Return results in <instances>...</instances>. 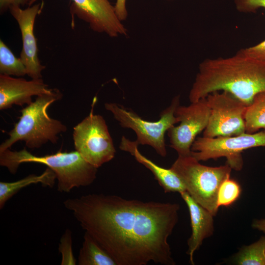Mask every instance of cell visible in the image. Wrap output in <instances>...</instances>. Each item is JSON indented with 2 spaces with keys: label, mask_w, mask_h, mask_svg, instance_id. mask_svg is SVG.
<instances>
[{
  "label": "cell",
  "mask_w": 265,
  "mask_h": 265,
  "mask_svg": "<svg viewBox=\"0 0 265 265\" xmlns=\"http://www.w3.org/2000/svg\"><path fill=\"white\" fill-rule=\"evenodd\" d=\"M0 74L17 77L26 75V68L21 58L16 57L1 40H0Z\"/></svg>",
  "instance_id": "obj_20"
},
{
  "label": "cell",
  "mask_w": 265,
  "mask_h": 265,
  "mask_svg": "<svg viewBox=\"0 0 265 265\" xmlns=\"http://www.w3.org/2000/svg\"><path fill=\"white\" fill-rule=\"evenodd\" d=\"M241 192L240 185L230 177L221 184L217 193V205L228 207L233 204L239 197Z\"/></svg>",
  "instance_id": "obj_21"
},
{
  "label": "cell",
  "mask_w": 265,
  "mask_h": 265,
  "mask_svg": "<svg viewBox=\"0 0 265 265\" xmlns=\"http://www.w3.org/2000/svg\"><path fill=\"white\" fill-rule=\"evenodd\" d=\"M265 147V131L253 133L215 137H198L193 143L191 154L198 161H206L221 157L226 159V164L239 171L243 165L242 152L257 147Z\"/></svg>",
  "instance_id": "obj_8"
},
{
  "label": "cell",
  "mask_w": 265,
  "mask_h": 265,
  "mask_svg": "<svg viewBox=\"0 0 265 265\" xmlns=\"http://www.w3.org/2000/svg\"><path fill=\"white\" fill-rule=\"evenodd\" d=\"M79 265H117L111 256L90 235L85 232L78 257Z\"/></svg>",
  "instance_id": "obj_17"
},
{
  "label": "cell",
  "mask_w": 265,
  "mask_h": 265,
  "mask_svg": "<svg viewBox=\"0 0 265 265\" xmlns=\"http://www.w3.org/2000/svg\"><path fill=\"white\" fill-rule=\"evenodd\" d=\"M34 0H0V13L2 14L12 6H24L26 4L29 6Z\"/></svg>",
  "instance_id": "obj_25"
},
{
  "label": "cell",
  "mask_w": 265,
  "mask_h": 265,
  "mask_svg": "<svg viewBox=\"0 0 265 265\" xmlns=\"http://www.w3.org/2000/svg\"><path fill=\"white\" fill-rule=\"evenodd\" d=\"M170 168L181 178L190 196L215 216L219 208L218 191L222 182L230 177L232 169L230 166H206L191 154L178 156Z\"/></svg>",
  "instance_id": "obj_5"
},
{
  "label": "cell",
  "mask_w": 265,
  "mask_h": 265,
  "mask_svg": "<svg viewBox=\"0 0 265 265\" xmlns=\"http://www.w3.org/2000/svg\"><path fill=\"white\" fill-rule=\"evenodd\" d=\"M114 7L118 18L121 21L125 20L128 16L126 0H116Z\"/></svg>",
  "instance_id": "obj_26"
},
{
  "label": "cell",
  "mask_w": 265,
  "mask_h": 265,
  "mask_svg": "<svg viewBox=\"0 0 265 265\" xmlns=\"http://www.w3.org/2000/svg\"><path fill=\"white\" fill-rule=\"evenodd\" d=\"M244 119L246 132L253 133L261 129L265 131V92L257 94L247 106Z\"/></svg>",
  "instance_id": "obj_18"
},
{
  "label": "cell",
  "mask_w": 265,
  "mask_h": 265,
  "mask_svg": "<svg viewBox=\"0 0 265 265\" xmlns=\"http://www.w3.org/2000/svg\"><path fill=\"white\" fill-rule=\"evenodd\" d=\"M235 263L239 265H265V236L242 247L236 256Z\"/></svg>",
  "instance_id": "obj_19"
},
{
  "label": "cell",
  "mask_w": 265,
  "mask_h": 265,
  "mask_svg": "<svg viewBox=\"0 0 265 265\" xmlns=\"http://www.w3.org/2000/svg\"><path fill=\"white\" fill-rule=\"evenodd\" d=\"M180 98L179 95L174 97L170 106L161 112L160 119L154 122L143 120L132 110L116 103H106L105 107L113 115L121 127L135 132L137 136L135 141L138 145H149L159 155L165 157L167 154L165 133L179 122L175 111L180 105Z\"/></svg>",
  "instance_id": "obj_6"
},
{
  "label": "cell",
  "mask_w": 265,
  "mask_h": 265,
  "mask_svg": "<svg viewBox=\"0 0 265 265\" xmlns=\"http://www.w3.org/2000/svg\"><path fill=\"white\" fill-rule=\"evenodd\" d=\"M37 0H34V2ZM70 11L89 24L91 29L110 37L127 35V29L108 0H71Z\"/></svg>",
  "instance_id": "obj_11"
},
{
  "label": "cell",
  "mask_w": 265,
  "mask_h": 265,
  "mask_svg": "<svg viewBox=\"0 0 265 265\" xmlns=\"http://www.w3.org/2000/svg\"><path fill=\"white\" fill-rule=\"evenodd\" d=\"M218 91L228 92L249 106L257 94L265 92V61L239 52L230 57L205 59L199 65L189 101Z\"/></svg>",
  "instance_id": "obj_2"
},
{
  "label": "cell",
  "mask_w": 265,
  "mask_h": 265,
  "mask_svg": "<svg viewBox=\"0 0 265 265\" xmlns=\"http://www.w3.org/2000/svg\"><path fill=\"white\" fill-rule=\"evenodd\" d=\"M42 79L27 80L0 74V109H7L13 105H28L33 96H38L51 91Z\"/></svg>",
  "instance_id": "obj_13"
},
{
  "label": "cell",
  "mask_w": 265,
  "mask_h": 265,
  "mask_svg": "<svg viewBox=\"0 0 265 265\" xmlns=\"http://www.w3.org/2000/svg\"><path fill=\"white\" fill-rule=\"evenodd\" d=\"M95 102L89 114L74 127L73 138L76 151L98 168L113 159L116 150L105 120L93 113Z\"/></svg>",
  "instance_id": "obj_7"
},
{
  "label": "cell",
  "mask_w": 265,
  "mask_h": 265,
  "mask_svg": "<svg viewBox=\"0 0 265 265\" xmlns=\"http://www.w3.org/2000/svg\"><path fill=\"white\" fill-rule=\"evenodd\" d=\"M136 141H131L123 136L119 145L122 151L130 153L140 163L149 169L154 175L165 193L186 191V186L179 176L171 168L167 169L159 166L145 157L138 149Z\"/></svg>",
  "instance_id": "obj_15"
},
{
  "label": "cell",
  "mask_w": 265,
  "mask_h": 265,
  "mask_svg": "<svg viewBox=\"0 0 265 265\" xmlns=\"http://www.w3.org/2000/svg\"><path fill=\"white\" fill-rule=\"evenodd\" d=\"M186 203L190 214L191 235L187 240V254L189 260L194 265L193 255L203 243L211 237L214 230V216L209 211L197 203L186 191L180 193Z\"/></svg>",
  "instance_id": "obj_14"
},
{
  "label": "cell",
  "mask_w": 265,
  "mask_h": 265,
  "mask_svg": "<svg viewBox=\"0 0 265 265\" xmlns=\"http://www.w3.org/2000/svg\"><path fill=\"white\" fill-rule=\"evenodd\" d=\"M34 162L44 164L55 174L57 190L68 193L75 187L88 186L96 178L98 168L86 161L77 151H59L55 154L37 156L26 148L19 151L10 149L0 152V165L15 174L23 163Z\"/></svg>",
  "instance_id": "obj_3"
},
{
  "label": "cell",
  "mask_w": 265,
  "mask_h": 265,
  "mask_svg": "<svg viewBox=\"0 0 265 265\" xmlns=\"http://www.w3.org/2000/svg\"><path fill=\"white\" fill-rule=\"evenodd\" d=\"M63 204L117 265H175L168 239L178 221V204L95 193Z\"/></svg>",
  "instance_id": "obj_1"
},
{
  "label": "cell",
  "mask_w": 265,
  "mask_h": 265,
  "mask_svg": "<svg viewBox=\"0 0 265 265\" xmlns=\"http://www.w3.org/2000/svg\"><path fill=\"white\" fill-rule=\"evenodd\" d=\"M205 98L210 116L203 136H233L246 132L244 114L247 106L242 102L225 91L213 92Z\"/></svg>",
  "instance_id": "obj_9"
},
{
  "label": "cell",
  "mask_w": 265,
  "mask_h": 265,
  "mask_svg": "<svg viewBox=\"0 0 265 265\" xmlns=\"http://www.w3.org/2000/svg\"></svg>",
  "instance_id": "obj_28"
},
{
  "label": "cell",
  "mask_w": 265,
  "mask_h": 265,
  "mask_svg": "<svg viewBox=\"0 0 265 265\" xmlns=\"http://www.w3.org/2000/svg\"><path fill=\"white\" fill-rule=\"evenodd\" d=\"M56 179L55 174L48 167L39 175L30 174L13 182H0V209H2L6 202L22 188L31 184L40 183L44 186L53 187Z\"/></svg>",
  "instance_id": "obj_16"
},
{
  "label": "cell",
  "mask_w": 265,
  "mask_h": 265,
  "mask_svg": "<svg viewBox=\"0 0 265 265\" xmlns=\"http://www.w3.org/2000/svg\"><path fill=\"white\" fill-rule=\"evenodd\" d=\"M175 115L180 123L168 131L170 146L178 156L191 155V146L198 134L206 129L210 116V108L206 98L192 102L188 106L179 105Z\"/></svg>",
  "instance_id": "obj_10"
},
{
  "label": "cell",
  "mask_w": 265,
  "mask_h": 265,
  "mask_svg": "<svg viewBox=\"0 0 265 265\" xmlns=\"http://www.w3.org/2000/svg\"><path fill=\"white\" fill-rule=\"evenodd\" d=\"M61 254V265H75L76 260L74 257L72 249L71 231L67 229L60 239L58 247Z\"/></svg>",
  "instance_id": "obj_22"
},
{
  "label": "cell",
  "mask_w": 265,
  "mask_h": 265,
  "mask_svg": "<svg viewBox=\"0 0 265 265\" xmlns=\"http://www.w3.org/2000/svg\"><path fill=\"white\" fill-rule=\"evenodd\" d=\"M62 93L57 89L37 96L35 100L20 110L19 121L8 132L9 137L0 145V152L10 147L16 142L24 141L27 147L38 149L48 142L55 143L58 135L67 130L61 121L50 117L48 107L60 99Z\"/></svg>",
  "instance_id": "obj_4"
},
{
  "label": "cell",
  "mask_w": 265,
  "mask_h": 265,
  "mask_svg": "<svg viewBox=\"0 0 265 265\" xmlns=\"http://www.w3.org/2000/svg\"><path fill=\"white\" fill-rule=\"evenodd\" d=\"M237 10L240 12L255 13L260 8H265V0H234Z\"/></svg>",
  "instance_id": "obj_23"
},
{
  "label": "cell",
  "mask_w": 265,
  "mask_h": 265,
  "mask_svg": "<svg viewBox=\"0 0 265 265\" xmlns=\"http://www.w3.org/2000/svg\"><path fill=\"white\" fill-rule=\"evenodd\" d=\"M252 227L265 234V219L254 220L252 222Z\"/></svg>",
  "instance_id": "obj_27"
},
{
  "label": "cell",
  "mask_w": 265,
  "mask_h": 265,
  "mask_svg": "<svg viewBox=\"0 0 265 265\" xmlns=\"http://www.w3.org/2000/svg\"><path fill=\"white\" fill-rule=\"evenodd\" d=\"M238 52L248 57L265 61V40L253 46L240 49Z\"/></svg>",
  "instance_id": "obj_24"
},
{
  "label": "cell",
  "mask_w": 265,
  "mask_h": 265,
  "mask_svg": "<svg viewBox=\"0 0 265 265\" xmlns=\"http://www.w3.org/2000/svg\"><path fill=\"white\" fill-rule=\"evenodd\" d=\"M41 7L38 3L25 9L18 6H12L9 9L21 32L22 49L20 58L26 68V75L32 79H42V72L46 68L38 58L37 40L34 33L35 20L41 11Z\"/></svg>",
  "instance_id": "obj_12"
}]
</instances>
